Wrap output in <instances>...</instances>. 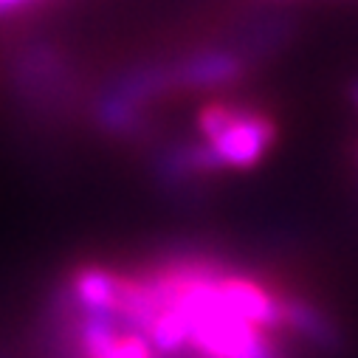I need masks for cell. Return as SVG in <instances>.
<instances>
[{"label":"cell","mask_w":358,"mask_h":358,"mask_svg":"<svg viewBox=\"0 0 358 358\" xmlns=\"http://www.w3.org/2000/svg\"><path fill=\"white\" fill-rule=\"evenodd\" d=\"M330 316L288 277L215 248L87 259L57 282L43 358H319Z\"/></svg>","instance_id":"6da1fadb"}]
</instances>
